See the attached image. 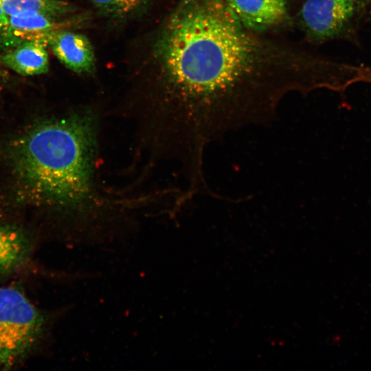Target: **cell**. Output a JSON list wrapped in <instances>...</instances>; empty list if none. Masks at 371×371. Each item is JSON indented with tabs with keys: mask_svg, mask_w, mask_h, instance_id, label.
<instances>
[{
	"mask_svg": "<svg viewBox=\"0 0 371 371\" xmlns=\"http://www.w3.org/2000/svg\"><path fill=\"white\" fill-rule=\"evenodd\" d=\"M162 76L135 122L146 148L183 170H203L205 149L263 123L291 92L330 88V63L246 27L225 0H182L157 42Z\"/></svg>",
	"mask_w": 371,
	"mask_h": 371,
	"instance_id": "6da1fadb",
	"label": "cell"
},
{
	"mask_svg": "<svg viewBox=\"0 0 371 371\" xmlns=\"http://www.w3.org/2000/svg\"><path fill=\"white\" fill-rule=\"evenodd\" d=\"M100 126L101 113L83 107L33 124L7 148L19 199L54 211L93 245L125 234L142 204L138 192L101 181Z\"/></svg>",
	"mask_w": 371,
	"mask_h": 371,
	"instance_id": "7a4b0ae2",
	"label": "cell"
},
{
	"mask_svg": "<svg viewBox=\"0 0 371 371\" xmlns=\"http://www.w3.org/2000/svg\"><path fill=\"white\" fill-rule=\"evenodd\" d=\"M45 318L20 289L0 288V369L21 363L38 344Z\"/></svg>",
	"mask_w": 371,
	"mask_h": 371,
	"instance_id": "3957f363",
	"label": "cell"
},
{
	"mask_svg": "<svg viewBox=\"0 0 371 371\" xmlns=\"http://www.w3.org/2000/svg\"><path fill=\"white\" fill-rule=\"evenodd\" d=\"M355 8L346 0H306L300 10V20L308 37L326 40L341 32Z\"/></svg>",
	"mask_w": 371,
	"mask_h": 371,
	"instance_id": "277c9868",
	"label": "cell"
},
{
	"mask_svg": "<svg viewBox=\"0 0 371 371\" xmlns=\"http://www.w3.org/2000/svg\"><path fill=\"white\" fill-rule=\"evenodd\" d=\"M57 19L40 14L10 16L7 27L0 34V48L8 50L27 41H40L48 46L52 36L64 30L65 25Z\"/></svg>",
	"mask_w": 371,
	"mask_h": 371,
	"instance_id": "5b68a950",
	"label": "cell"
},
{
	"mask_svg": "<svg viewBox=\"0 0 371 371\" xmlns=\"http://www.w3.org/2000/svg\"><path fill=\"white\" fill-rule=\"evenodd\" d=\"M48 46L59 61L78 74H91L95 68L93 47L80 33L61 30L51 38Z\"/></svg>",
	"mask_w": 371,
	"mask_h": 371,
	"instance_id": "8992f818",
	"label": "cell"
},
{
	"mask_svg": "<svg viewBox=\"0 0 371 371\" xmlns=\"http://www.w3.org/2000/svg\"><path fill=\"white\" fill-rule=\"evenodd\" d=\"M248 28L262 32L282 23L286 16V0H225Z\"/></svg>",
	"mask_w": 371,
	"mask_h": 371,
	"instance_id": "52a82bcc",
	"label": "cell"
},
{
	"mask_svg": "<svg viewBox=\"0 0 371 371\" xmlns=\"http://www.w3.org/2000/svg\"><path fill=\"white\" fill-rule=\"evenodd\" d=\"M47 47L40 41L21 43L0 54V63L22 76L46 74L49 66Z\"/></svg>",
	"mask_w": 371,
	"mask_h": 371,
	"instance_id": "ba28073f",
	"label": "cell"
},
{
	"mask_svg": "<svg viewBox=\"0 0 371 371\" xmlns=\"http://www.w3.org/2000/svg\"><path fill=\"white\" fill-rule=\"evenodd\" d=\"M32 249V241L22 229L0 222V277L22 267Z\"/></svg>",
	"mask_w": 371,
	"mask_h": 371,
	"instance_id": "9c48e42d",
	"label": "cell"
},
{
	"mask_svg": "<svg viewBox=\"0 0 371 371\" xmlns=\"http://www.w3.org/2000/svg\"><path fill=\"white\" fill-rule=\"evenodd\" d=\"M0 5L9 17L40 14L59 18L72 10L71 5L63 0H0Z\"/></svg>",
	"mask_w": 371,
	"mask_h": 371,
	"instance_id": "30bf717a",
	"label": "cell"
},
{
	"mask_svg": "<svg viewBox=\"0 0 371 371\" xmlns=\"http://www.w3.org/2000/svg\"><path fill=\"white\" fill-rule=\"evenodd\" d=\"M101 11L113 16L122 17L137 11L148 0H91Z\"/></svg>",
	"mask_w": 371,
	"mask_h": 371,
	"instance_id": "8fae6325",
	"label": "cell"
},
{
	"mask_svg": "<svg viewBox=\"0 0 371 371\" xmlns=\"http://www.w3.org/2000/svg\"><path fill=\"white\" fill-rule=\"evenodd\" d=\"M9 16L5 14L0 5V34L5 30L8 25Z\"/></svg>",
	"mask_w": 371,
	"mask_h": 371,
	"instance_id": "7c38bea8",
	"label": "cell"
},
{
	"mask_svg": "<svg viewBox=\"0 0 371 371\" xmlns=\"http://www.w3.org/2000/svg\"><path fill=\"white\" fill-rule=\"evenodd\" d=\"M8 80L7 72L2 68L0 65V87L5 85Z\"/></svg>",
	"mask_w": 371,
	"mask_h": 371,
	"instance_id": "4fadbf2b",
	"label": "cell"
},
{
	"mask_svg": "<svg viewBox=\"0 0 371 371\" xmlns=\"http://www.w3.org/2000/svg\"><path fill=\"white\" fill-rule=\"evenodd\" d=\"M353 4L355 7L357 5H363L371 3V0H346Z\"/></svg>",
	"mask_w": 371,
	"mask_h": 371,
	"instance_id": "5bb4252c",
	"label": "cell"
}]
</instances>
